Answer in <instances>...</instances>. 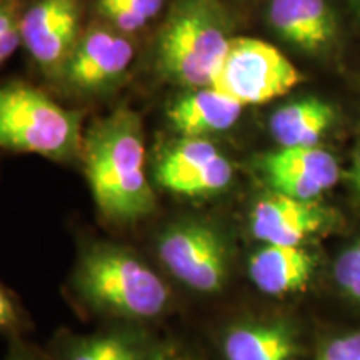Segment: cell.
Returning <instances> with one entry per match:
<instances>
[{
    "label": "cell",
    "mask_w": 360,
    "mask_h": 360,
    "mask_svg": "<svg viewBox=\"0 0 360 360\" xmlns=\"http://www.w3.org/2000/svg\"><path fill=\"white\" fill-rule=\"evenodd\" d=\"M350 2H352V4H354V6H355V8H357V11H359V13H360V0H350Z\"/></svg>",
    "instance_id": "d4e9b609"
},
{
    "label": "cell",
    "mask_w": 360,
    "mask_h": 360,
    "mask_svg": "<svg viewBox=\"0 0 360 360\" xmlns=\"http://www.w3.org/2000/svg\"><path fill=\"white\" fill-rule=\"evenodd\" d=\"M260 169L274 192L300 200L319 199L340 177L337 159L321 147H278L262 157Z\"/></svg>",
    "instance_id": "9c48e42d"
},
{
    "label": "cell",
    "mask_w": 360,
    "mask_h": 360,
    "mask_svg": "<svg viewBox=\"0 0 360 360\" xmlns=\"http://www.w3.org/2000/svg\"><path fill=\"white\" fill-rule=\"evenodd\" d=\"M117 2H122L124 6L132 8V11L139 12L141 15L150 22L157 13L160 12L162 6H164V0H117Z\"/></svg>",
    "instance_id": "7402d4cb"
},
{
    "label": "cell",
    "mask_w": 360,
    "mask_h": 360,
    "mask_svg": "<svg viewBox=\"0 0 360 360\" xmlns=\"http://www.w3.org/2000/svg\"><path fill=\"white\" fill-rule=\"evenodd\" d=\"M334 276L340 289L360 302V259L352 249H345L335 262Z\"/></svg>",
    "instance_id": "d6986e66"
},
{
    "label": "cell",
    "mask_w": 360,
    "mask_h": 360,
    "mask_svg": "<svg viewBox=\"0 0 360 360\" xmlns=\"http://www.w3.org/2000/svg\"><path fill=\"white\" fill-rule=\"evenodd\" d=\"M82 119L25 84L0 85V148L70 159L82 154Z\"/></svg>",
    "instance_id": "277c9868"
},
{
    "label": "cell",
    "mask_w": 360,
    "mask_h": 360,
    "mask_svg": "<svg viewBox=\"0 0 360 360\" xmlns=\"http://www.w3.org/2000/svg\"><path fill=\"white\" fill-rule=\"evenodd\" d=\"M354 184H355V188H357V192L360 193V147L354 160Z\"/></svg>",
    "instance_id": "cb8c5ba5"
},
{
    "label": "cell",
    "mask_w": 360,
    "mask_h": 360,
    "mask_svg": "<svg viewBox=\"0 0 360 360\" xmlns=\"http://www.w3.org/2000/svg\"><path fill=\"white\" fill-rule=\"evenodd\" d=\"M319 360H360V332L328 342Z\"/></svg>",
    "instance_id": "ffe728a7"
},
{
    "label": "cell",
    "mask_w": 360,
    "mask_h": 360,
    "mask_svg": "<svg viewBox=\"0 0 360 360\" xmlns=\"http://www.w3.org/2000/svg\"><path fill=\"white\" fill-rule=\"evenodd\" d=\"M159 257L179 282L195 292L214 294L227 281V247L205 224L180 222L167 229L160 237Z\"/></svg>",
    "instance_id": "8992f818"
},
{
    "label": "cell",
    "mask_w": 360,
    "mask_h": 360,
    "mask_svg": "<svg viewBox=\"0 0 360 360\" xmlns=\"http://www.w3.org/2000/svg\"><path fill=\"white\" fill-rule=\"evenodd\" d=\"M77 287L94 307L137 321L159 317L170 299L167 285L146 262L112 245H98L85 254Z\"/></svg>",
    "instance_id": "3957f363"
},
{
    "label": "cell",
    "mask_w": 360,
    "mask_h": 360,
    "mask_svg": "<svg viewBox=\"0 0 360 360\" xmlns=\"http://www.w3.org/2000/svg\"><path fill=\"white\" fill-rule=\"evenodd\" d=\"M327 220V210L315 200L272 192L252 209L250 231L264 244L302 245L326 227Z\"/></svg>",
    "instance_id": "8fae6325"
},
{
    "label": "cell",
    "mask_w": 360,
    "mask_h": 360,
    "mask_svg": "<svg viewBox=\"0 0 360 360\" xmlns=\"http://www.w3.org/2000/svg\"><path fill=\"white\" fill-rule=\"evenodd\" d=\"M302 80V74L274 45L238 37L229 44L210 87L245 107L285 96Z\"/></svg>",
    "instance_id": "5b68a950"
},
{
    "label": "cell",
    "mask_w": 360,
    "mask_h": 360,
    "mask_svg": "<svg viewBox=\"0 0 360 360\" xmlns=\"http://www.w3.org/2000/svg\"><path fill=\"white\" fill-rule=\"evenodd\" d=\"M79 0H39L20 20L22 42L45 72H60L79 40Z\"/></svg>",
    "instance_id": "ba28073f"
},
{
    "label": "cell",
    "mask_w": 360,
    "mask_h": 360,
    "mask_svg": "<svg viewBox=\"0 0 360 360\" xmlns=\"http://www.w3.org/2000/svg\"><path fill=\"white\" fill-rule=\"evenodd\" d=\"M232 177V164L209 139L182 137L162 152L155 169L159 186L184 197L214 195Z\"/></svg>",
    "instance_id": "52a82bcc"
},
{
    "label": "cell",
    "mask_w": 360,
    "mask_h": 360,
    "mask_svg": "<svg viewBox=\"0 0 360 360\" xmlns=\"http://www.w3.org/2000/svg\"><path fill=\"white\" fill-rule=\"evenodd\" d=\"M12 360H22V359H12Z\"/></svg>",
    "instance_id": "484cf974"
},
{
    "label": "cell",
    "mask_w": 360,
    "mask_h": 360,
    "mask_svg": "<svg viewBox=\"0 0 360 360\" xmlns=\"http://www.w3.org/2000/svg\"><path fill=\"white\" fill-rule=\"evenodd\" d=\"M137 345L122 335H105L85 342L70 360H143Z\"/></svg>",
    "instance_id": "e0dca14e"
},
{
    "label": "cell",
    "mask_w": 360,
    "mask_h": 360,
    "mask_svg": "<svg viewBox=\"0 0 360 360\" xmlns=\"http://www.w3.org/2000/svg\"><path fill=\"white\" fill-rule=\"evenodd\" d=\"M20 317L15 304L7 294V290L0 285V330H13L19 327Z\"/></svg>",
    "instance_id": "44dd1931"
},
{
    "label": "cell",
    "mask_w": 360,
    "mask_h": 360,
    "mask_svg": "<svg viewBox=\"0 0 360 360\" xmlns=\"http://www.w3.org/2000/svg\"><path fill=\"white\" fill-rule=\"evenodd\" d=\"M85 174L98 210L115 222H135L154 210L146 172L141 117L119 109L97 120L84 139Z\"/></svg>",
    "instance_id": "6da1fadb"
},
{
    "label": "cell",
    "mask_w": 360,
    "mask_h": 360,
    "mask_svg": "<svg viewBox=\"0 0 360 360\" xmlns=\"http://www.w3.org/2000/svg\"><path fill=\"white\" fill-rule=\"evenodd\" d=\"M143 360H197L192 354L177 345H164V347L154 350L148 355H146Z\"/></svg>",
    "instance_id": "603a6c76"
},
{
    "label": "cell",
    "mask_w": 360,
    "mask_h": 360,
    "mask_svg": "<svg viewBox=\"0 0 360 360\" xmlns=\"http://www.w3.org/2000/svg\"><path fill=\"white\" fill-rule=\"evenodd\" d=\"M244 107L210 85L192 89L169 109V120L182 137L207 139L225 132L240 119Z\"/></svg>",
    "instance_id": "5bb4252c"
},
{
    "label": "cell",
    "mask_w": 360,
    "mask_h": 360,
    "mask_svg": "<svg viewBox=\"0 0 360 360\" xmlns=\"http://www.w3.org/2000/svg\"><path fill=\"white\" fill-rule=\"evenodd\" d=\"M227 360H294L295 334L282 322H252L233 327L225 337Z\"/></svg>",
    "instance_id": "2e32d148"
},
{
    "label": "cell",
    "mask_w": 360,
    "mask_h": 360,
    "mask_svg": "<svg viewBox=\"0 0 360 360\" xmlns=\"http://www.w3.org/2000/svg\"><path fill=\"white\" fill-rule=\"evenodd\" d=\"M231 40L217 0H177L157 40V67L170 82L207 87Z\"/></svg>",
    "instance_id": "7a4b0ae2"
},
{
    "label": "cell",
    "mask_w": 360,
    "mask_h": 360,
    "mask_svg": "<svg viewBox=\"0 0 360 360\" xmlns=\"http://www.w3.org/2000/svg\"><path fill=\"white\" fill-rule=\"evenodd\" d=\"M314 269V255L304 245L264 244L250 257L249 276L260 292L282 297L304 290Z\"/></svg>",
    "instance_id": "4fadbf2b"
},
{
    "label": "cell",
    "mask_w": 360,
    "mask_h": 360,
    "mask_svg": "<svg viewBox=\"0 0 360 360\" xmlns=\"http://www.w3.org/2000/svg\"><path fill=\"white\" fill-rule=\"evenodd\" d=\"M22 42L20 20L13 2L0 4V65L17 51Z\"/></svg>",
    "instance_id": "ac0fdd59"
},
{
    "label": "cell",
    "mask_w": 360,
    "mask_h": 360,
    "mask_svg": "<svg viewBox=\"0 0 360 360\" xmlns=\"http://www.w3.org/2000/svg\"><path fill=\"white\" fill-rule=\"evenodd\" d=\"M269 22L283 40L307 52L323 51L335 37L326 0H270Z\"/></svg>",
    "instance_id": "7c38bea8"
},
{
    "label": "cell",
    "mask_w": 360,
    "mask_h": 360,
    "mask_svg": "<svg viewBox=\"0 0 360 360\" xmlns=\"http://www.w3.org/2000/svg\"><path fill=\"white\" fill-rule=\"evenodd\" d=\"M334 119L330 103L307 97L278 107L269 127L281 147H319Z\"/></svg>",
    "instance_id": "9a60e30c"
},
{
    "label": "cell",
    "mask_w": 360,
    "mask_h": 360,
    "mask_svg": "<svg viewBox=\"0 0 360 360\" xmlns=\"http://www.w3.org/2000/svg\"><path fill=\"white\" fill-rule=\"evenodd\" d=\"M134 45L119 30L94 29L75 44L60 74L80 90H101L115 84L132 64Z\"/></svg>",
    "instance_id": "30bf717a"
}]
</instances>
